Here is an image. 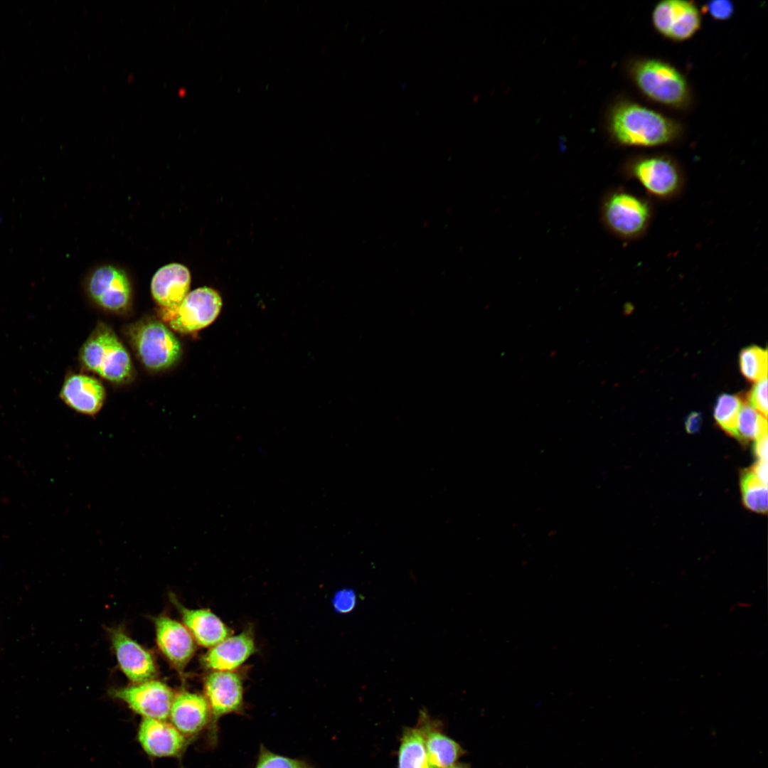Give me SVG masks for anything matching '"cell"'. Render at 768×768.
I'll use <instances>...</instances> for the list:
<instances>
[{"label":"cell","mask_w":768,"mask_h":768,"mask_svg":"<svg viewBox=\"0 0 768 768\" xmlns=\"http://www.w3.org/2000/svg\"><path fill=\"white\" fill-rule=\"evenodd\" d=\"M755 441L754 449L758 460L767 462V434Z\"/></svg>","instance_id":"4dcf8cb0"},{"label":"cell","mask_w":768,"mask_h":768,"mask_svg":"<svg viewBox=\"0 0 768 768\" xmlns=\"http://www.w3.org/2000/svg\"><path fill=\"white\" fill-rule=\"evenodd\" d=\"M112 694L142 717L162 720L169 717L174 697L169 687L154 679L115 689Z\"/></svg>","instance_id":"30bf717a"},{"label":"cell","mask_w":768,"mask_h":768,"mask_svg":"<svg viewBox=\"0 0 768 768\" xmlns=\"http://www.w3.org/2000/svg\"><path fill=\"white\" fill-rule=\"evenodd\" d=\"M767 351L753 346L740 353V368L742 375L750 381L757 382L767 378Z\"/></svg>","instance_id":"603a6c76"},{"label":"cell","mask_w":768,"mask_h":768,"mask_svg":"<svg viewBox=\"0 0 768 768\" xmlns=\"http://www.w3.org/2000/svg\"><path fill=\"white\" fill-rule=\"evenodd\" d=\"M335 610L341 614L351 612L356 604V594L351 589H343L338 591L332 600Z\"/></svg>","instance_id":"83f0119b"},{"label":"cell","mask_w":768,"mask_h":768,"mask_svg":"<svg viewBox=\"0 0 768 768\" xmlns=\"http://www.w3.org/2000/svg\"><path fill=\"white\" fill-rule=\"evenodd\" d=\"M169 716L171 724L186 737L198 734L210 721L205 696L186 691L174 697Z\"/></svg>","instance_id":"ac0fdd59"},{"label":"cell","mask_w":768,"mask_h":768,"mask_svg":"<svg viewBox=\"0 0 768 768\" xmlns=\"http://www.w3.org/2000/svg\"><path fill=\"white\" fill-rule=\"evenodd\" d=\"M445 768H471V765L467 763L456 762Z\"/></svg>","instance_id":"d6a6232c"},{"label":"cell","mask_w":768,"mask_h":768,"mask_svg":"<svg viewBox=\"0 0 768 768\" xmlns=\"http://www.w3.org/2000/svg\"><path fill=\"white\" fill-rule=\"evenodd\" d=\"M703 418L700 412H692L685 420V428L688 433L698 432L702 425Z\"/></svg>","instance_id":"f546056e"},{"label":"cell","mask_w":768,"mask_h":768,"mask_svg":"<svg viewBox=\"0 0 768 768\" xmlns=\"http://www.w3.org/2000/svg\"><path fill=\"white\" fill-rule=\"evenodd\" d=\"M767 434V417L749 405H742L737 425V437L757 440Z\"/></svg>","instance_id":"cb8c5ba5"},{"label":"cell","mask_w":768,"mask_h":768,"mask_svg":"<svg viewBox=\"0 0 768 768\" xmlns=\"http://www.w3.org/2000/svg\"><path fill=\"white\" fill-rule=\"evenodd\" d=\"M629 173L654 197L669 199L683 188V175L677 164L662 156L639 159L630 166Z\"/></svg>","instance_id":"52a82bcc"},{"label":"cell","mask_w":768,"mask_h":768,"mask_svg":"<svg viewBox=\"0 0 768 768\" xmlns=\"http://www.w3.org/2000/svg\"><path fill=\"white\" fill-rule=\"evenodd\" d=\"M87 292L102 308L113 312L124 311L132 298V285L126 272L107 265L95 270L87 281Z\"/></svg>","instance_id":"ba28073f"},{"label":"cell","mask_w":768,"mask_h":768,"mask_svg":"<svg viewBox=\"0 0 768 768\" xmlns=\"http://www.w3.org/2000/svg\"><path fill=\"white\" fill-rule=\"evenodd\" d=\"M655 28L665 37L684 41L692 37L700 28L701 18L698 8L690 1L664 0L659 2L652 13Z\"/></svg>","instance_id":"8fae6325"},{"label":"cell","mask_w":768,"mask_h":768,"mask_svg":"<svg viewBox=\"0 0 768 768\" xmlns=\"http://www.w3.org/2000/svg\"><path fill=\"white\" fill-rule=\"evenodd\" d=\"M128 336L139 360L149 370L169 368L181 356L179 341L161 320H141L130 326Z\"/></svg>","instance_id":"3957f363"},{"label":"cell","mask_w":768,"mask_h":768,"mask_svg":"<svg viewBox=\"0 0 768 768\" xmlns=\"http://www.w3.org/2000/svg\"><path fill=\"white\" fill-rule=\"evenodd\" d=\"M749 405L765 417L767 416V378L756 383L748 396Z\"/></svg>","instance_id":"4316f807"},{"label":"cell","mask_w":768,"mask_h":768,"mask_svg":"<svg viewBox=\"0 0 768 768\" xmlns=\"http://www.w3.org/2000/svg\"><path fill=\"white\" fill-rule=\"evenodd\" d=\"M82 366L112 383H124L132 374L127 349L114 331L103 322L97 324L80 350Z\"/></svg>","instance_id":"7a4b0ae2"},{"label":"cell","mask_w":768,"mask_h":768,"mask_svg":"<svg viewBox=\"0 0 768 768\" xmlns=\"http://www.w3.org/2000/svg\"><path fill=\"white\" fill-rule=\"evenodd\" d=\"M60 397L73 410L87 415H94L102 408L105 390L95 378L73 374L66 378Z\"/></svg>","instance_id":"e0dca14e"},{"label":"cell","mask_w":768,"mask_h":768,"mask_svg":"<svg viewBox=\"0 0 768 768\" xmlns=\"http://www.w3.org/2000/svg\"><path fill=\"white\" fill-rule=\"evenodd\" d=\"M632 73L639 88L659 103L678 106L688 97L685 78L666 63L654 59L644 60L635 64Z\"/></svg>","instance_id":"5b68a950"},{"label":"cell","mask_w":768,"mask_h":768,"mask_svg":"<svg viewBox=\"0 0 768 768\" xmlns=\"http://www.w3.org/2000/svg\"><path fill=\"white\" fill-rule=\"evenodd\" d=\"M255 768H313L306 762L275 754L265 747L260 748Z\"/></svg>","instance_id":"484cf974"},{"label":"cell","mask_w":768,"mask_h":768,"mask_svg":"<svg viewBox=\"0 0 768 768\" xmlns=\"http://www.w3.org/2000/svg\"><path fill=\"white\" fill-rule=\"evenodd\" d=\"M417 727L422 732L430 768H445L465 754L466 750L444 733L441 723L420 710Z\"/></svg>","instance_id":"4fadbf2b"},{"label":"cell","mask_w":768,"mask_h":768,"mask_svg":"<svg viewBox=\"0 0 768 768\" xmlns=\"http://www.w3.org/2000/svg\"><path fill=\"white\" fill-rule=\"evenodd\" d=\"M183 622L200 645L213 647L228 638L230 632L226 625L208 609H190L174 600Z\"/></svg>","instance_id":"ffe728a7"},{"label":"cell","mask_w":768,"mask_h":768,"mask_svg":"<svg viewBox=\"0 0 768 768\" xmlns=\"http://www.w3.org/2000/svg\"><path fill=\"white\" fill-rule=\"evenodd\" d=\"M740 398L730 394H722L714 407V417L718 425L730 435L737 437V425L742 406Z\"/></svg>","instance_id":"7402d4cb"},{"label":"cell","mask_w":768,"mask_h":768,"mask_svg":"<svg viewBox=\"0 0 768 768\" xmlns=\"http://www.w3.org/2000/svg\"><path fill=\"white\" fill-rule=\"evenodd\" d=\"M138 740L144 752L155 757L176 756L186 743V737L171 723L146 718L139 725Z\"/></svg>","instance_id":"9a60e30c"},{"label":"cell","mask_w":768,"mask_h":768,"mask_svg":"<svg viewBox=\"0 0 768 768\" xmlns=\"http://www.w3.org/2000/svg\"><path fill=\"white\" fill-rule=\"evenodd\" d=\"M604 215L613 232L622 238L634 239L642 235L648 228L651 208L643 198L619 191L611 195L605 202Z\"/></svg>","instance_id":"8992f818"},{"label":"cell","mask_w":768,"mask_h":768,"mask_svg":"<svg viewBox=\"0 0 768 768\" xmlns=\"http://www.w3.org/2000/svg\"><path fill=\"white\" fill-rule=\"evenodd\" d=\"M223 302L215 289L202 287L186 296L174 309L158 308L161 321L180 334H192L211 324L218 316Z\"/></svg>","instance_id":"277c9868"},{"label":"cell","mask_w":768,"mask_h":768,"mask_svg":"<svg viewBox=\"0 0 768 768\" xmlns=\"http://www.w3.org/2000/svg\"><path fill=\"white\" fill-rule=\"evenodd\" d=\"M398 768H430L423 737L417 726L403 730L398 750Z\"/></svg>","instance_id":"44dd1931"},{"label":"cell","mask_w":768,"mask_h":768,"mask_svg":"<svg viewBox=\"0 0 768 768\" xmlns=\"http://www.w3.org/2000/svg\"><path fill=\"white\" fill-rule=\"evenodd\" d=\"M750 471L759 480L767 484V462L758 460Z\"/></svg>","instance_id":"1f68e13d"},{"label":"cell","mask_w":768,"mask_h":768,"mask_svg":"<svg viewBox=\"0 0 768 768\" xmlns=\"http://www.w3.org/2000/svg\"><path fill=\"white\" fill-rule=\"evenodd\" d=\"M741 490L745 506L750 510L764 513L767 511V484L759 480L751 471L741 479Z\"/></svg>","instance_id":"d4e9b609"},{"label":"cell","mask_w":768,"mask_h":768,"mask_svg":"<svg viewBox=\"0 0 768 768\" xmlns=\"http://www.w3.org/2000/svg\"><path fill=\"white\" fill-rule=\"evenodd\" d=\"M611 127L622 144L649 147L668 143L676 136V124L662 114L633 103L622 104L612 114Z\"/></svg>","instance_id":"6da1fadb"},{"label":"cell","mask_w":768,"mask_h":768,"mask_svg":"<svg viewBox=\"0 0 768 768\" xmlns=\"http://www.w3.org/2000/svg\"><path fill=\"white\" fill-rule=\"evenodd\" d=\"M110 636L119 667L125 676L136 684L153 680L157 671L150 653L120 628L112 629Z\"/></svg>","instance_id":"7c38bea8"},{"label":"cell","mask_w":768,"mask_h":768,"mask_svg":"<svg viewBox=\"0 0 768 768\" xmlns=\"http://www.w3.org/2000/svg\"><path fill=\"white\" fill-rule=\"evenodd\" d=\"M157 644L168 660L181 671L192 658L196 644L188 629L166 616L154 619Z\"/></svg>","instance_id":"5bb4252c"},{"label":"cell","mask_w":768,"mask_h":768,"mask_svg":"<svg viewBox=\"0 0 768 768\" xmlns=\"http://www.w3.org/2000/svg\"><path fill=\"white\" fill-rule=\"evenodd\" d=\"M256 651L250 631L228 636L203 656L204 666L215 671H233Z\"/></svg>","instance_id":"d6986e66"},{"label":"cell","mask_w":768,"mask_h":768,"mask_svg":"<svg viewBox=\"0 0 768 768\" xmlns=\"http://www.w3.org/2000/svg\"><path fill=\"white\" fill-rule=\"evenodd\" d=\"M705 11L716 20H727L734 13V5L729 0H715L709 1L705 6Z\"/></svg>","instance_id":"f1b7e54d"},{"label":"cell","mask_w":768,"mask_h":768,"mask_svg":"<svg viewBox=\"0 0 768 768\" xmlns=\"http://www.w3.org/2000/svg\"><path fill=\"white\" fill-rule=\"evenodd\" d=\"M188 269L180 263H169L159 268L151 281V296L161 309L176 307L188 294L191 286Z\"/></svg>","instance_id":"2e32d148"},{"label":"cell","mask_w":768,"mask_h":768,"mask_svg":"<svg viewBox=\"0 0 768 768\" xmlns=\"http://www.w3.org/2000/svg\"><path fill=\"white\" fill-rule=\"evenodd\" d=\"M204 691L210 711L212 735L215 737L218 721L221 717L242 710V682L235 672L214 671L205 680Z\"/></svg>","instance_id":"9c48e42d"}]
</instances>
